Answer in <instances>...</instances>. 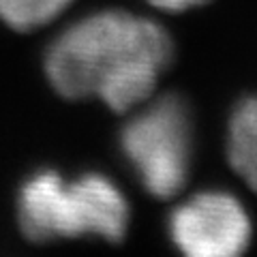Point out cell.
Listing matches in <instances>:
<instances>
[{
  "mask_svg": "<svg viewBox=\"0 0 257 257\" xmlns=\"http://www.w3.org/2000/svg\"><path fill=\"white\" fill-rule=\"evenodd\" d=\"M174 58L157 22L126 11H101L75 22L50 45L45 73L67 99L99 96L114 111L148 99Z\"/></svg>",
  "mask_w": 257,
  "mask_h": 257,
  "instance_id": "obj_1",
  "label": "cell"
},
{
  "mask_svg": "<svg viewBox=\"0 0 257 257\" xmlns=\"http://www.w3.org/2000/svg\"><path fill=\"white\" fill-rule=\"evenodd\" d=\"M18 223L32 242L96 236L120 242L128 227V204L101 174L64 180L58 172L32 174L18 193Z\"/></svg>",
  "mask_w": 257,
  "mask_h": 257,
  "instance_id": "obj_2",
  "label": "cell"
},
{
  "mask_svg": "<svg viewBox=\"0 0 257 257\" xmlns=\"http://www.w3.org/2000/svg\"><path fill=\"white\" fill-rule=\"evenodd\" d=\"M120 148L150 195L174 197L187 184L193 161V120L187 101L165 94L133 116Z\"/></svg>",
  "mask_w": 257,
  "mask_h": 257,
  "instance_id": "obj_3",
  "label": "cell"
},
{
  "mask_svg": "<svg viewBox=\"0 0 257 257\" xmlns=\"http://www.w3.org/2000/svg\"><path fill=\"white\" fill-rule=\"evenodd\" d=\"M172 242L189 257H234L251 242L244 206L223 191H204L170 216Z\"/></svg>",
  "mask_w": 257,
  "mask_h": 257,
  "instance_id": "obj_4",
  "label": "cell"
},
{
  "mask_svg": "<svg viewBox=\"0 0 257 257\" xmlns=\"http://www.w3.org/2000/svg\"><path fill=\"white\" fill-rule=\"evenodd\" d=\"M227 157L236 174L257 193V96L242 99L229 118Z\"/></svg>",
  "mask_w": 257,
  "mask_h": 257,
  "instance_id": "obj_5",
  "label": "cell"
},
{
  "mask_svg": "<svg viewBox=\"0 0 257 257\" xmlns=\"http://www.w3.org/2000/svg\"><path fill=\"white\" fill-rule=\"evenodd\" d=\"M73 0H0V20L13 30L45 26L67 9Z\"/></svg>",
  "mask_w": 257,
  "mask_h": 257,
  "instance_id": "obj_6",
  "label": "cell"
},
{
  "mask_svg": "<svg viewBox=\"0 0 257 257\" xmlns=\"http://www.w3.org/2000/svg\"><path fill=\"white\" fill-rule=\"evenodd\" d=\"M148 3L163 11H187V9H193V7L208 3V0H148Z\"/></svg>",
  "mask_w": 257,
  "mask_h": 257,
  "instance_id": "obj_7",
  "label": "cell"
}]
</instances>
